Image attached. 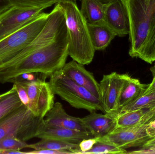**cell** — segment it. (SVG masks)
Segmentation results:
<instances>
[{"mask_svg": "<svg viewBox=\"0 0 155 154\" xmlns=\"http://www.w3.org/2000/svg\"><path fill=\"white\" fill-rule=\"evenodd\" d=\"M49 13L41 12L25 25L0 41V66L26 48L41 32Z\"/></svg>", "mask_w": 155, "mask_h": 154, "instance_id": "5b68a950", "label": "cell"}, {"mask_svg": "<svg viewBox=\"0 0 155 154\" xmlns=\"http://www.w3.org/2000/svg\"><path fill=\"white\" fill-rule=\"evenodd\" d=\"M150 108H141L118 114L117 116L116 128H127L140 124L149 123L151 121L145 115Z\"/></svg>", "mask_w": 155, "mask_h": 154, "instance_id": "d6986e66", "label": "cell"}, {"mask_svg": "<svg viewBox=\"0 0 155 154\" xmlns=\"http://www.w3.org/2000/svg\"><path fill=\"white\" fill-rule=\"evenodd\" d=\"M127 152L125 149H122L109 144L97 142L95 144L91 150L82 154H127Z\"/></svg>", "mask_w": 155, "mask_h": 154, "instance_id": "d4e9b609", "label": "cell"}, {"mask_svg": "<svg viewBox=\"0 0 155 154\" xmlns=\"http://www.w3.org/2000/svg\"><path fill=\"white\" fill-rule=\"evenodd\" d=\"M155 92V77H153V80L150 84H149L147 89L144 93V95L151 94Z\"/></svg>", "mask_w": 155, "mask_h": 154, "instance_id": "4dcf8cb0", "label": "cell"}, {"mask_svg": "<svg viewBox=\"0 0 155 154\" xmlns=\"http://www.w3.org/2000/svg\"><path fill=\"white\" fill-rule=\"evenodd\" d=\"M36 137L40 139H54L79 144L84 139L94 137L89 132L50 127L45 124L43 119L39 127Z\"/></svg>", "mask_w": 155, "mask_h": 154, "instance_id": "9a60e30c", "label": "cell"}, {"mask_svg": "<svg viewBox=\"0 0 155 154\" xmlns=\"http://www.w3.org/2000/svg\"><path fill=\"white\" fill-rule=\"evenodd\" d=\"M13 83L18 92L20 99L24 105L27 107L29 103V99L26 89L18 79L15 80Z\"/></svg>", "mask_w": 155, "mask_h": 154, "instance_id": "83f0119b", "label": "cell"}, {"mask_svg": "<svg viewBox=\"0 0 155 154\" xmlns=\"http://www.w3.org/2000/svg\"><path fill=\"white\" fill-rule=\"evenodd\" d=\"M73 153L70 150L55 151L51 150H34L31 152H25V154H71Z\"/></svg>", "mask_w": 155, "mask_h": 154, "instance_id": "f1b7e54d", "label": "cell"}, {"mask_svg": "<svg viewBox=\"0 0 155 154\" xmlns=\"http://www.w3.org/2000/svg\"><path fill=\"white\" fill-rule=\"evenodd\" d=\"M44 118L45 124L50 127L88 132L82 123L81 118L69 115L60 102L54 103Z\"/></svg>", "mask_w": 155, "mask_h": 154, "instance_id": "4fadbf2b", "label": "cell"}, {"mask_svg": "<svg viewBox=\"0 0 155 154\" xmlns=\"http://www.w3.org/2000/svg\"><path fill=\"white\" fill-rule=\"evenodd\" d=\"M155 147V137L149 140L142 148Z\"/></svg>", "mask_w": 155, "mask_h": 154, "instance_id": "836d02e7", "label": "cell"}, {"mask_svg": "<svg viewBox=\"0 0 155 154\" xmlns=\"http://www.w3.org/2000/svg\"><path fill=\"white\" fill-rule=\"evenodd\" d=\"M43 7L11 6L0 13V41L42 12Z\"/></svg>", "mask_w": 155, "mask_h": 154, "instance_id": "30bf717a", "label": "cell"}, {"mask_svg": "<svg viewBox=\"0 0 155 154\" xmlns=\"http://www.w3.org/2000/svg\"><path fill=\"white\" fill-rule=\"evenodd\" d=\"M138 58L150 64L155 61V20L140 49Z\"/></svg>", "mask_w": 155, "mask_h": 154, "instance_id": "7402d4cb", "label": "cell"}, {"mask_svg": "<svg viewBox=\"0 0 155 154\" xmlns=\"http://www.w3.org/2000/svg\"><path fill=\"white\" fill-rule=\"evenodd\" d=\"M68 46L64 13L57 3L37 37L15 57L0 66V83H13L21 76L31 73L51 77L66 63Z\"/></svg>", "mask_w": 155, "mask_h": 154, "instance_id": "6da1fadb", "label": "cell"}, {"mask_svg": "<svg viewBox=\"0 0 155 154\" xmlns=\"http://www.w3.org/2000/svg\"><path fill=\"white\" fill-rule=\"evenodd\" d=\"M129 22V55L138 58L155 20V0H121Z\"/></svg>", "mask_w": 155, "mask_h": 154, "instance_id": "3957f363", "label": "cell"}, {"mask_svg": "<svg viewBox=\"0 0 155 154\" xmlns=\"http://www.w3.org/2000/svg\"><path fill=\"white\" fill-rule=\"evenodd\" d=\"M23 105L13 85L11 90L0 95V121Z\"/></svg>", "mask_w": 155, "mask_h": 154, "instance_id": "ffe728a7", "label": "cell"}, {"mask_svg": "<svg viewBox=\"0 0 155 154\" xmlns=\"http://www.w3.org/2000/svg\"><path fill=\"white\" fill-rule=\"evenodd\" d=\"M36 143L29 144V148L34 150H51L66 151L79 149V145L52 139H41Z\"/></svg>", "mask_w": 155, "mask_h": 154, "instance_id": "44dd1931", "label": "cell"}, {"mask_svg": "<svg viewBox=\"0 0 155 154\" xmlns=\"http://www.w3.org/2000/svg\"><path fill=\"white\" fill-rule=\"evenodd\" d=\"M49 83L54 95L59 96L73 107L85 109L90 113L99 110L104 112L100 99L73 81L62 69L50 77Z\"/></svg>", "mask_w": 155, "mask_h": 154, "instance_id": "277c9868", "label": "cell"}, {"mask_svg": "<svg viewBox=\"0 0 155 154\" xmlns=\"http://www.w3.org/2000/svg\"><path fill=\"white\" fill-rule=\"evenodd\" d=\"M16 79L26 89L29 99L27 107L35 116L44 118L54 104V94L49 82L40 79L32 80L19 78Z\"/></svg>", "mask_w": 155, "mask_h": 154, "instance_id": "52a82bcc", "label": "cell"}, {"mask_svg": "<svg viewBox=\"0 0 155 154\" xmlns=\"http://www.w3.org/2000/svg\"><path fill=\"white\" fill-rule=\"evenodd\" d=\"M11 6L7 0H0V13Z\"/></svg>", "mask_w": 155, "mask_h": 154, "instance_id": "1f68e13d", "label": "cell"}, {"mask_svg": "<svg viewBox=\"0 0 155 154\" xmlns=\"http://www.w3.org/2000/svg\"><path fill=\"white\" fill-rule=\"evenodd\" d=\"M29 148L26 142L14 137H8L0 141V154H6L8 152L20 151L24 148Z\"/></svg>", "mask_w": 155, "mask_h": 154, "instance_id": "cb8c5ba5", "label": "cell"}, {"mask_svg": "<svg viewBox=\"0 0 155 154\" xmlns=\"http://www.w3.org/2000/svg\"><path fill=\"white\" fill-rule=\"evenodd\" d=\"M11 6L46 8L57 3L59 0H7Z\"/></svg>", "mask_w": 155, "mask_h": 154, "instance_id": "484cf974", "label": "cell"}, {"mask_svg": "<svg viewBox=\"0 0 155 154\" xmlns=\"http://www.w3.org/2000/svg\"><path fill=\"white\" fill-rule=\"evenodd\" d=\"M83 66L73 60L65 63L62 70L73 81L86 89L100 100L99 84L93 74L87 70Z\"/></svg>", "mask_w": 155, "mask_h": 154, "instance_id": "7c38bea8", "label": "cell"}, {"mask_svg": "<svg viewBox=\"0 0 155 154\" xmlns=\"http://www.w3.org/2000/svg\"><path fill=\"white\" fill-rule=\"evenodd\" d=\"M105 4L99 0H82L80 11L89 24L104 22Z\"/></svg>", "mask_w": 155, "mask_h": 154, "instance_id": "ac0fdd59", "label": "cell"}, {"mask_svg": "<svg viewBox=\"0 0 155 154\" xmlns=\"http://www.w3.org/2000/svg\"><path fill=\"white\" fill-rule=\"evenodd\" d=\"M43 118L35 116L23 105L0 121V141L8 137L28 141L36 137Z\"/></svg>", "mask_w": 155, "mask_h": 154, "instance_id": "8992f818", "label": "cell"}, {"mask_svg": "<svg viewBox=\"0 0 155 154\" xmlns=\"http://www.w3.org/2000/svg\"><path fill=\"white\" fill-rule=\"evenodd\" d=\"M104 22L116 36L122 37L129 34V19L121 0H115L105 4Z\"/></svg>", "mask_w": 155, "mask_h": 154, "instance_id": "8fae6325", "label": "cell"}, {"mask_svg": "<svg viewBox=\"0 0 155 154\" xmlns=\"http://www.w3.org/2000/svg\"><path fill=\"white\" fill-rule=\"evenodd\" d=\"M150 71L152 72L153 77H155V63L154 66L150 68Z\"/></svg>", "mask_w": 155, "mask_h": 154, "instance_id": "e575fe53", "label": "cell"}, {"mask_svg": "<svg viewBox=\"0 0 155 154\" xmlns=\"http://www.w3.org/2000/svg\"><path fill=\"white\" fill-rule=\"evenodd\" d=\"M149 84H143L138 79L131 77L121 92L118 101V110L143 96Z\"/></svg>", "mask_w": 155, "mask_h": 154, "instance_id": "e0dca14e", "label": "cell"}, {"mask_svg": "<svg viewBox=\"0 0 155 154\" xmlns=\"http://www.w3.org/2000/svg\"><path fill=\"white\" fill-rule=\"evenodd\" d=\"M155 106V92L142 96L134 102L122 107L117 115L141 108H150Z\"/></svg>", "mask_w": 155, "mask_h": 154, "instance_id": "603a6c76", "label": "cell"}, {"mask_svg": "<svg viewBox=\"0 0 155 154\" xmlns=\"http://www.w3.org/2000/svg\"><path fill=\"white\" fill-rule=\"evenodd\" d=\"M149 123L140 124L127 128H116L104 136L97 137V141L125 150L133 147H142L153 138L149 131Z\"/></svg>", "mask_w": 155, "mask_h": 154, "instance_id": "ba28073f", "label": "cell"}, {"mask_svg": "<svg viewBox=\"0 0 155 154\" xmlns=\"http://www.w3.org/2000/svg\"><path fill=\"white\" fill-rule=\"evenodd\" d=\"M99 1L102 2L103 3L106 4L108 3L113 2V1H115V0H99Z\"/></svg>", "mask_w": 155, "mask_h": 154, "instance_id": "d590c367", "label": "cell"}, {"mask_svg": "<svg viewBox=\"0 0 155 154\" xmlns=\"http://www.w3.org/2000/svg\"><path fill=\"white\" fill-rule=\"evenodd\" d=\"M131 76L113 72L103 76L99 84L100 101L104 114L117 115L121 92Z\"/></svg>", "mask_w": 155, "mask_h": 154, "instance_id": "9c48e42d", "label": "cell"}, {"mask_svg": "<svg viewBox=\"0 0 155 154\" xmlns=\"http://www.w3.org/2000/svg\"><path fill=\"white\" fill-rule=\"evenodd\" d=\"M57 3L62 8L65 16L69 37V56L79 64H90L95 50L85 19L73 0H59Z\"/></svg>", "mask_w": 155, "mask_h": 154, "instance_id": "7a4b0ae2", "label": "cell"}, {"mask_svg": "<svg viewBox=\"0 0 155 154\" xmlns=\"http://www.w3.org/2000/svg\"><path fill=\"white\" fill-rule=\"evenodd\" d=\"M127 154H155V147L142 148L139 150L127 152Z\"/></svg>", "mask_w": 155, "mask_h": 154, "instance_id": "f546056e", "label": "cell"}, {"mask_svg": "<svg viewBox=\"0 0 155 154\" xmlns=\"http://www.w3.org/2000/svg\"><path fill=\"white\" fill-rule=\"evenodd\" d=\"M117 116L115 114H97L95 111L81 118V121L93 137L98 138L108 134L116 128Z\"/></svg>", "mask_w": 155, "mask_h": 154, "instance_id": "5bb4252c", "label": "cell"}, {"mask_svg": "<svg viewBox=\"0 0 155 154\" xmlns=\"http://www.w3.org/2000/svg\"><path fill=\"white\" fill-rule=\"evenodd\" d=\"M97 137H92L82 140L79 143V149L70 150L73 154H82L85 152L91 150L95 144L97 143Z\"/></svg>", "mask_w": 155, "mask_h": 154, "instance_id": "4316f807", "label": "cell"}, {"mask_svg": "<svg viewBox=\"0 0 155 154\" xmlns=\"http://www.w3.org/2000/svg\"><path fill=\"white\" fill-rule=\"evenodd\" d=\"M149 129L153 138L155 137V119L149 123Z\"/></svg>", "mask_w": 155, "mask_h": 154, "instance_id": "d6a6232c", "label": "cell"}, {"mask_svg": "<svg viewBox=\"0 0 155 154\" xmlns=\"http://www.w3.org/2000/svg\"><path fill=\"white\" fill-rule=\"evenodd\" d=\"M90 39L95 51L104 50L108 47L116 35L104 23L87 24Z\"/></svg>", "mask_w": 155, "mask_h": 154, "instance_id": "2e32d148", "label": "cell"}]
</instances>
